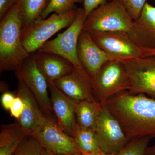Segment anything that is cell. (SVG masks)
Returning a JSON list of instances; mask_svg holds the SVG:
<instances>
[{"instance_id":"1","label":"cell","mask_w":155,"mask_h":155,"mask_svg":"<svg viewBox=\"0 0 155 155\" xmlns=\"http://www.w3.org/2000/svg\"><path fill=\"white\" fill-rule=\"evenodd\" d=\"M103 105L118 120L128 138H155V99L125 91Z\"/></svg>"},{"instance_id":"2","label":"cell","mask_w":155,"mask_h":155,"mask_svg":"<svg viewBox=\"0 0 155 155\" xmlns=\"http://www.w3.org/2000/svg\"><path fill=\"white\" fill-rule=\"evenodd\" d=\"M23 26L19 6L16 3L0 21L1 72L17 71L30 56L22 43Z\"/></svg>"},{"instance_id":"3","label":"cell","mask_w":155,"mask_h":155,"mask_svg":"<svg viewBox=\"0 0 155 155\" xmlns=\"http://www.w3.org/2000/svg\"><path fill=\"white\" fill-rule=\"evenodd\" d=\"M78 10V8L75 7L64 14L53 13L45 19L23 25L21 39L25 49L30 54L38 51L53 35L71 25Z\"/></svg>"},{"instance_id":"4","label":"cell","mask_w":155,"mask_h":155,"mask_svg":"<svg viewBox=\"0 0 155 155\" xmlns=\"http://www.w3.org/2000/svg\"><path fill=\"white\" fill-rule=\"evenodd\" d=\"M133 21L121 0H110L92 11L84 22L83 30L127 33Z\"/></svg>"},{"instance_id":"5","label":"cell","mask_w":155,"mask_h":155,"mask_svg":"<svg viewBox=\"0 0 155 155\" xmlns=\"http://www.w3.org/2000/svg\"><path fill=\"white\" fill-rule=\"evenodd\" d=\"M95 100L104 104L120 92L129 91L130 79L122 61H108L91 78Z\"/></svg>"},{"instance_id":"6","label":"cell","mask_w":155,"mask_h":155,"mask_svg":"<svg viewBox=\"0 0 155 155\" xmlns=\"http://www.w3.org/2000/svg\"><path fill=\"white\" fill-rule=\"evenodd\" d=\"M83 8H78L76 18L65 31L48 41L40 48V52L54 54L68 60L78 69H84L77 56L78 43L86 19Z\"/></svg>"},{"instance_id":"7","label":"cell","mask_w":155,"mask_h":155,"mask_svg":"<svg viewBox=\"0 0 155 155\" xmlns=\"http://www.w3.org/2000/svg\"><path fill=\"white\" fill-rule=\"evenodd\" d=\"M45 150L58 155L81 153L72 136L65 132L54 118L45 116L43 121L31 134Z\"/></svg>"},{"instance_id":"8","label":"cell","mask_w":155,"mask_h":155,"mask_svg":"<svg viewBox=\"0 0 155 155\" xmlns=\"http://www.w3.org/2000/svg\"><path fill=\"white\" fill-rule=\"evenodd\" d=\"M94 131L100 150L105 153H116L130 139L124 133L118 120L104 105Z\"/></svg>"},{"instance_id":"9","label":"cell","mask_w":155,"mask_h":155,"mask_svg":"<svg viewBox=\"0 0 155 155\" xmlns=\"http://www.w3.org/2000/svg\"><path fill=\"white\" fill-rule=\"evenodd\" d=\"M16 72L18 79L22 81L33 94L45 116L54 119L47 80L39 69L32 56L27 58Z\"/></svg>"},{"instance_id":"10","label":"cell","mask_w":155,"mask_h":155,"mask_svg":"<svg viewBox=\"0 0 155 155\" xmlns=\"http://www.w3.org/2000/svg\"><path fill=\"white\" fill-rule=\"evenodd\" d=\"M89 33L101 49L118 61L122 62L142 57V49L130 39L127 32L94 31Z\"/></svg>"},{"instance_id":"11","label":"cell","mask_w":155,"mask_h":155,"mask_svg":"<svg viewBox=\"0 0 155 155\" xmlns=\"http://www.w3.org/2000/svg\"><path fill=\"white\" fill-rule=\"evenodd\" d=\"M133 94H144L155 99V54L122 61Z\"/></svg>"},{"instance_id":"12","label":"cell","mask_w":155,"mask_h":155,"mask_svg":"<svg viewBox=\"0 0 155 155\" xmlns=\"http://www.w3.org/2000/svg\"><path fill=\"white\" fill-rule=\"evenodd\" d=\"M77 53L81 64L91 78L108 61H118L101 49L94 41L90 33L83 30L78 39Z\"/></svg>"},{"instance_id":"13","label":"cell","mask_w":155,"mask_h":155,"mask_svg":"<svg viewBox=\"0 0 155 155\" xmlns=\"http://www.w3.org/2000/svg\"><path fill=\"white\" fill-rule=\"evenodd\" d=\"M53 82L64 94L75 102L95 100L91 77L84 69L75 67L70 73Z\"/></svg>"},{"instance_id":"14","label":"cell","mask_w":155,"mask_h":155,"mask_svg":"<svg viewBox=\"0 0 155 155\" xmlns=\"http://www.w3.org/2000/svg\"><path fill=\"white\" fill-rule=\"evenodd\" d=\"M130 39L142 49L155 50V7L147 2L138 18L127 32Z\"/></svg>"},{"instance_id":"15","label":"cell","mask_w":155,"mask_h":155,"mask_svg":"<svg viewBox=\"0 0 155 155\" xmlns=\"http://www.w3.org/2000/svg\"><path fill=\"white\" fill-rule=\"evenodd\" d=\"M50 98L54 116L58 125L69 135L72 136L77 123L75 108L76 102L64 94L53 81H48Z\"/></svg>"},{"instance_id":"16","label":"cell","mask_w":155,"mask_h":155,"mask_svg":"<svg viewBox=\"0 0 155 155\" xmlns=\"http://www.w3.org/2000/svg\"><path fill=\"white\" fill-rule=\"evenodd\" d=\"M18 80L17 95L23 101L24 108L22 115L17 122L21 127L28 131L31 135L41 124L45 116L31 92L22 81Z\"/></svg>"},{"instance_id":"17","label":"cell","mask_w":155,"mask_h":155,"mask_svg":"<svg viewBox=\"0 0 155 155\" xmlns=\"http://www.w3.org/2000/svg\"><path fill=\"white\" fill-rule=\"evenodd\" d=\"M32 57L48 81H54L70 73L75 67L68 60L54 54L38 51Z\"/></svg>"},{"instance_id":"18","label":"cell","mask_w":155,"mask_h":155,"mask_svg":"<svg viewBox=\"0 0 155 155\" xmlns=\"http://www.w3.org/2000/svg\"><path fill=\"white\" fill-rule=\"evenodd\" d=\"M30 133L17 122L2 125L0 133V155H12L22 140Z\"/></svg>"},{"instance_id":"19","label":"cell","mask_w":155,"mask_h":155,"mask_svg":"<svg viewBox=\"0 0 155 155\" xmlns=\"http://www.w3.org/2000/svg\"><path fill=\"white\" fill-rule=\"evenodd\" d=\"M102 104L95 100H84L76 102L75 112L78 125L95 131Z\"/></svg>"},{"instance_id":"20","label":"cell","mask_w":155,"mask_h":155,"mask_svg":"<svg viewBox=\"0 0 155 155\" xmlns=\"http://www.w3.org/2000/svg\"><path fill=\"white\" fill-rule=\"evenodd\" d=\"M50 0H16L19 6L23 25L38 20L49 3Z\"/></svg>"},{"instance_id":"21","label":"cell","mask_w":155,"mask_h":155,"mask_svg":"<svg viewBox=\"0 0 155 155\" xmlns=\"http://www.w3.org/2000/svg\"><path fill=\"white\" fill-rule=\"evenodd\" d=\"M72 137L81 153H91L100 151L94 131L84 128L76 123Z\"/></svg>"},{"instance_id":"22","label":"cell","mask_w":155,"mask_h":155,"mask_svg":"<svg viewBox=\"0 0 155 155\" xmlns=\"http://www.w3.org/2000/svg\"><path fill=\"white\" fill-rule=\"evenodd\" d=\"M153 138L150 136L131 138L115 155H144Z\"/></svg>"},{"instance_id":"23","label":"cell","mask_w":155,"mask_h":155,"mask_svg":"<svg viewBox=\"0 0 155 155\" xmlns=\"http://www.w3.org/2000/svg\"><path fill=\"white\" fill-rule=\"evenodd\" d=\"M83 2L84 0H50L47 7L39 19H45L53 13H67L75 8L76 3H83Z\"/></svg>"},{"instance_id":"24","label":"cell","mask_w":155,"mask_h":155,"mask_svg":"<svg viewBox=\"0 0 155 155\" xmlns=\"http://www.w3.org/2000/svg\"><path fill=\"white\" fill-rule=\"evenodd\" d=\"M42 149L38 142L29 135L22 140L12 155H41Z\"/></svg>"},{"instance_id":"25","label":"cell","mask_w":155,"mask_h":155,"mask_svg":"<svg viewBox=\"0 0 155 155\" xmlns=\"http://www.w3.org/2000/svg\"><path fill=\"white\" fill-rule=\"evenodd\" d=\"M127 13L133 20L139 18L141 14L147 0H121Z\"/></svg>"},{"instance_id":"26","label":"cell","mask_w":155,"mask_h":155,"mask_svg":"<svg viewBox=\"0 0 155 155\" xmlns=\"http://www.w3.org/2000/svg\"><path fill=\"white\" fill-rule=\"evenodd\" d=\"M23 108V101L19 96L17 95L9 110L11 117H14L18 120L22 115Z\"/></svg>"},{"instance_id":"27","label":"cell","mask_w":155,"mask_h":155,"mask_svg":"<svg viewBox=\"0 0 155 155\" xmlns=\"http://www.w3.org/2000/svg\"><path fill=\"white\" fill-rule=\"evenodd\" d=\"M109 0H84L83 8L86 17L97 8Z\"/></svg>"},{"instance_id":"28","label":"cell","mask_w":155,"mask_h":155,"mask_svg":"<svg viewBox=\"0 0 155 155\" xmlns=\"http://www.w3.org/2000/svg\"><path fill=\"white\" fill-rule=\"evenodd\" d=\"M16 96L9 91H5L1 97L2 105L5 110H9Z\"/></svg>"},{"instance_id":"29","label":"cell","mask_w":155,"mask_h":155,"mask_svg":"<svg viewBox=\"0 0 155 155\" xmlns=\"http://www.w3.org/2000/svg\"><path fill=\"white\" fill-rule=\"evenodd\" d=\"M16 4V0H0V20L8 14Z\"/></svg>"},{"instance_id":"30","label":"cell","mask_w":155,"mask_h":155,"mask_svg":"<svg viewBox=\"0 0 155 155\" xmlns=\"http://www.w3.org/2000/svg\"><path fill=\"white\" fill-rule=\"evenodd\" d=\"M144 155H155V141L152 145L148 147Z\"/></svg>"},{"instance_id":"31","label":"cell","mask_w":155,"mask_h":155,"mask_svg":"<svg viewBox=\"0 0 155 155\" xmlns=\"http://www.w3.org/2000/svg\"><path fill=\"white\" fill-rule=\"evenodd\" d=\"M143 57L155 54V50H143Z\"/></svg>"},{"instance_id":"32","label":"cell","mask_w":155,"mask_h":155,"mask_svg":"<svg viewBox=\"0 0 155 155\" xmlns=\"http://www.w3.org/2000/svg\"><path fill=\"white\" fill-rule=\"evenodd\" d=\"M43 148V147H42ZM41 155H58L56 154L53 153L48 151L47 150H45L43 148L42 150Z\"/></svg>"},{"instance_id":"33","label":"cell","mask_w":155,"mask_h":155,"mask_svg":"<svg viewBox=\"0 0 155 155\" xmlns=\"http://www.w3.org/2000/svg\"><path fill=\"white\" fill-rule=\"evenodd\" d=\"M79 155H100V151L97 152L91 153H81Z\"/></svg>"},{"instance_id":"34","label":"cell","mask_w":155,"mask_h":155,"mask_svg":"<svg viewBox=\"0 0 155 155\" xmlns=\"http://www.w3.org/2000/svg\"><path fill=\"white\" fill-rule=\"evenodd\" d=\"M100 155H115V154H107L100 150Z\"/></svg>"},{"instance_id":"35","label":"cell","mask_w":155,"mask_h":155,"mask_svg":"<svg viewBox=\"0 0 155 155\" xmlns=\"http://www.w3.org/2000/svg\"></svg>"},{"instance_id":"36","label":"cell","mask_w":155,"mask_h":155,"mask_svg":"<svg viewBox=\"0 0 155 155\" xmlns=\"http://www.w3.org/2000/svg\"></svg>"}]
</instances>
